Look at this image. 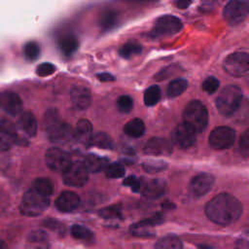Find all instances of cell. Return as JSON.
<instances>
[{
    "label": "cell",
    "mask_w": 249,
    "mask_h": 249,
    "mask_svg": "<svg viewBox=\"0 0 249 249\" xmlns=\"http://www.w3.org/2000/svg\"><path fill=\"white\" fill-rule=\"evenodd\" d=\"M207 218L220 226H229L239 219L242 214V204L233 196L219 194L205 205Z\"/></svg>",
    "instance_id": "cell-1"
},
{
    "label": "cell",
    "mask_w": 249,
    "mask_h": 249,
    "mask_svg": "<svg viewBox=\"0 0 249 249\" xmlns=\"http://www.w3.org/2000/svg\"><path fill=\"white\" fill-rule=\"evenodd\" d=\"M43 124L45 131L52 142L64 144L74 137V130L61 120L59 113L54 108H50L46 111Z\"/></svg>",
    "instance_id": "cell-2"
},
{
    "label": "cell",
    "mask_w": 249,
    "mask_h": 249,
    "mask_svg": "<svg viewBox=\"0 0 249 249\" xmlns=\"http://www.w3.org/2000/svg\"><path fill=\"white\" fill-rule=\"evenodd\" d=\"M242 101V90L235 85H229L224 88L216 98V107L224 116L234 114Z\"/></svg>",
    "instance_id": "cell-3"
},
{
    "label": "cell",
    "mask_w": 249,
    "mask_h": 249,
    "mask_svg": "<svg viewBox=\"0 0 249 249\" xmlns=\"http://www.w3.org/2000/svg\"><path fill=\"white\" fill-rule=\"evenodd\" d=\"M183 123L196 133L204 130L208 124V112L205 105L198 100L190 101L183 112Z\"/></svg>",
    "instance_id": "cell-4"
},
{
    "label": "cell",
    "mask_w": 249,
    "mask_h": 249,
    "mask_svg": "<svg viewBox=\"0 0 249 249\" xmlns=\"http://www.w3.org/2000/svg\"><path fill=\"white\" fill-rule=\"evenodd\" d=\"M50 196H44L31 188L27 190L21 199L19 211L22 215L35 217L42 214L50 204Z\"/></svg>",
    "instance_id": "cell-5"
},
{
    "label": "cell",
    "mask_w": 249,
    "mask_h": 249,
    "mask_svg": "<svg viewBox=\"0 0 249 249\" xmlns=\"http://www.w3.org/2000/svg\"><path fill=\"white\" fill-rule=\"evenodd\" d=\"M183 28L182 20L173 15H163L159 17L150 32V35L154 38L172 36L180 32Z\"/></svg>",
    "instance_id": "cell-6"
},
{
    "label": "cell",
    "mask_w": 249,
    "mask_h": 249,
    "mask_svg": "<svg viewBox=\"0 0 249 249\" xmlns=\"http://www.w3.org/2000/svg\"><path fill=\"white\" fill-rule=\"evenodd\" d=\"M249 16V0H230L223 9V18L231 25H237Z\"/></svg>",
    "instance_id": "cell-7"
},
{
    "label": "cell",
    "mask_w": 249,
    "mask_h": 249,
    "mask_svg": "<svg viewBox=\"0 0 249 249\" xmlns=\"http://www.w3.org/2000/svg\"><path fill=\"white\" fill-rule=\"evenodd\" d=\"M89 169L85 161L76 160L71 162V164L62 172V178L64 184L81 188L85 186L89 180Z\"/></svg>",
    "instance_id": "cell-8"
},
{
    "label": "cell",
    "mask_w": 249,
    "mask_h": 249,
    "mask_svg": "<svg viewBox=\"0 0 249 249\" xmlns=\"http://www.w3.org/2000/svg\"><path fill=\"white\" fill-rule=\"evenodd\" d=\"M223 68L231 76L239 77L249 72V53L235 52L230 53L223 62Z\"/></svg>",
    "instance_id": "cell-9"
},
{
    "label": "cell",
    "mask_w": 249,
    "mask_h": 249,
    "mask_svg": "<svg viewBox=\"0 0 249 249\" xmlns=\"http://www.w3.org/2000/svg\"><path fill=\"white\" fill-rule=\"evenodd\" d=\"M235 141V131L229 126L215 127L209 134V145L215 150L231 148Z\"/></svg>",
    "instance_id": "cell-10"
},
{
    "label": "cell",
    "mask_w": 249,
    "mask_h": 249,
    "mask_svg": "<svg viewBox=\"0 0 249 249\" xmlns=\"http://www.w3.org/2000/svg\"><path fill=\"white\" fill-rule=\"evenodd\" d=\"M45 160L48 167L55 172H63L72 162L70 155L57 147L50 148L46 152Z\"/></svg>",
    "instance_id": "cell-11"
},
{
    "label": "cell",
    "mask_w": 249,
    "mask_h": 249,
    "mask_svg": "<svg viewBox=\"0 0 249 249\" xmlns=\"http://www.w3.org/2000/svg\"><path fill=\"white\" fill-rule=\"evenodd\" d=\"M196 132L185 123L178 124L172 132V141L182 149H189L196 143Z\"/></svg>",
    "instance_id": "cell-12"
},
{
    "label": "cell",
    "mask_w": 249,
    "mask_h": 249,
    "mask_svg": "<svg viewBox=\"0 0 249 249\" xmlns=\"http://www.w3.org/2000/svg\"><path fill=\"white\" fill-rule=\"evenodd\" d=\"M214 177L209 173H200L191 180L190 193L194 197L205 196L213 187Z\"/></svg>",
    "instance_id": "cell-13"
},
{
    "label": "cell",
    "mask_w": 249,
    "mask_h": 249,
    "mask_svg": "<svg viewBox=\"0 0 249 249\" xmlns=\"http://www.w3.org/2000/svg\"><path fill=\"white\" fill-rule=\"evenodd\" d=\"M18 140L15 124L9 120H0V152L10 150Z\"/></svg>",
    "instance_id": "cell-14"
},
{
    "label": "cell",
    "mask_w": 249,
    "mask_h": 249,
    "mask_svg": "<svg viewBox=\"0 0 249 249\" xmlns=\"http://www.w3.org/2000/svg\"><path fill=\"white\" fill-rule=\"evenodd\" d=\"M162 221L163 217L157 214L151 218L133 224L130 228V231L133 235L138 237H151L154 235V227L162 223Z\"/></svg>",
    "instance_id": "cell-15"
},
{
    "label": "cell",
    "mask_w": 249,
    "mask_h": 249,
    "mask_svg": "<svg viewBox=\"0 0 249 249\" xmlns=\"http://www.w3.org/2000/svg\"><path fill=\"white\" fill-rule=\"evenodd\" d=\"M0 107L9 115L17 116L21 113L22 101L14 91L4 90L0 92Z\"/></svg>",
    "instance_id": "cell-16"
},
{
    "label": "cell",
    "mask_w": 249,
    "mask_h": 249,
    "mask_svg": "<svg viewBox=\"0 0 249 249\" xmlns=\"http://www.w3.org/2000/svg\"><path fill=\"white\" fill-rule=\"evenodd\" d=\"M172 150V143L162 137L150 138L144 145V152L152 156H168Z\"/></svg>",
    "instance_id": "cell-17"
},
{
    "label": "cell",
    "mask_w": 249,
    "mask_h": 249,
    "mask_svg": "<svg viewBox=\"0 0 249 249\" xmlns=\"http://www.w3.org/2000/svg\"><path fill=\"white\" fill-rule=\"evenodd\" d=\"M72 105L78 110H86L90 106L91 93L90 90L82 85L74 86L70 91Z\"/></svg>",
    "instance_id": "cell-18"
},
{
    "label": "cell",
    "mask_w": 249,
    "mask_h": 249,
    "mask_svg": "<svg viewBox=\"0 0 249 249\" xmlns=\"http://www.w3.org/2000/svg\"><path fill=\"white\" fill-rule=\"evenodd\" d=\"M54 204L61 212H71L79 206L80 197L72 191H64L56 197Z\"/></svg>",
    "instance_id": "cell-19"
},
{
    "label": "cell",
    "mask_w": 249,
    "mask_h": 249,
    "mask_svg": "<svg viewBox=\"0 0 249 249\" xmlns=\"http://www.w3.org/2000/svg\"><path fill=\"white\" fill-rule=\"evenodd\" d=\"M166 191V183L163 179L155 178L147 181L142 187V195L150 199L160 198Z\"/></svg>",
    "instance_id": "cell-20"
},
{
    "label": "cell",
    "mask_w": 249,
    "mask_h": 249,
    "mask_svg": "<svg viewBox=\"0 0 249 249\" xmlns=\"http://www.w3.org/2000/svg\"><path fill=\"white\" fill-rule=\"evenodd\" d=\"M18 128L27 137H34L37 133V121L31 112H23L18 119Z\"/></svg>",
    "instance_id": "cell-21"
},
{
    "label": "cell",
    "mask_w": 249,
    "mask_h": 249,
    "mask_svg": "<svg viewBox=\"0 0 249 249\" xmlns=\"http://www.w3.org/2000/svg\"><path fill=\"white\" fill-rule=\"evenodd\" d=\"M92 136V124L89 120H80L74 130V138L85 145H89Z\"/></svg>",
    "instance_id": "cell-22"
},
{
    "label": "cell",
    "mask_w": 249,
    "mask_h": 249,
    "mask_svg": "<svg viewBox=\"0 0 249 249\" xmlns=\"http://www.w3.org/2000/svg\"><path fill=\"white\" fill-rule=\"evenodd\" d=\"M78 47H79V41L75 35L67 34L62 36L58 40V48L60 52L67 56L73 54L78 50Z\"/></svg>",
    "instance_id": "cell-23"
},
{
    "label": "cell",
    "mask_w": 249,
    "mask_h": 249,
    "mask_svg": "<svg viewBox=\"0 0 249 249\" xmlns=\"http://www.w3.org/2000/svg\"><path fill=\"white\" fill-rule=\"evenodd\" d=\"M85 163L89 172L97 173L106 169L108 165V160L105 158L99 157L95 154H89L85 158Z\"/></svg>",
    "instance_id": "cell-24"
},
{
    "label": "cell",
    "mask_w": 249,
    "mask_h": 249,
    "mask_svg": "<svg viewBox=\"0 0 249 249\" xmlns=\"http://www.w3.org/2000/svg\"><path fill=\"white\" fill-rule=\"evenodd\" d=\"M89 145L105 150L114 149V141L112 137L105 132H97L95 134H92Z\"/></svg>",
    "instance_id": "cell-25"
},
{
    "label": "cell",
    "mask_w": 249,
    "mask_h": 249,
    "mask_svg": "<svg viewBox=\"0 0 249 249\" xmlns=\"http://www.w3.org/2000/svg\"><path fill=\"white\" fill-rule=\"evenodd\" d=\"M124 133L132 138L141 137L145 132V124L141 119H132L124 127Z\"/></svg>",
    "instance_id": "cell-26"
},
{
    "label": "cell",
    "mask_w": 249,
    "mask_h": 249,
    "mask_svg": "<svg viewBox=\"0 0 249 249\" xmlns=\"http://www.w3.org/2000/svg\"><path fill=\"white\" fill-rule=\"evenodd\" d=\"M117 19H118L117 13L113 10H107L101 14L98 23L102 30L109 31L116 25Z\"/></svg>",
    "instance_id": "cell-27"
},
{
    "label": "cell",
    "mask_w": 249,
    "mask_h": 249,
    "mask_svg": "<svg viewBox=\"0 0 249 249\" xmlns=\"http://www.w3.org/2000/svg\"><path fill=\"white\" fill-rule=\"evenodd\" d=\"M188 88V81L185 79H175L169 83L166 89L168 97L173 98L181 95Z\"/></svg>",
    "instance_id": "cell-28"
},
{
    "label": "cell",
    "mask_w": 249,
    "mask_h": 249,
    "mask_svg": "<svg viewBox=\"0 0 249 249\" xmlns=\"http://www.w3.org/2000/svg\"><path fill=\"white\" fill-rule=\"evenodd\" d=\"M182 241L176 235H166L157 241L155 247L158 249H179L182 248Z\"/></svg>",
    "instance_id": "cell-29"
},
{
    "label": "cell",
    "mask_w": 249,
    "mask_h": 249,
    "mask_svg": "<svg viewBox=\"0 0 249 249\" xmlns=\"http://www.w3.org/2000/svg\"><path fill=\"white\" fill-rule=\"evenodd\" d=\"M32 188L35 189L40 194L50 196L53 193V185L52 181L48 178H37L32 183Z\"/></svg>",
    "instance_id": "cell-30"
},
{
    "label": "cell",
    "mask_w": 249,
    "mask_h": 249,
    "mask_svg": "<svg viewBox=\"0 0 249 249\" xmlns=\"http://www.w3.org/2000/svg\"><path fill=\"white\" fill-rule=\"evenodd\" d=\"M142 52V46L136 42H126L119 51V53L124 58H130L133 55H137Z\"/></svg>",
    "instance_id": "cell-31"
},
{
    "label": "cell",
    "mask_w": 249,
    "mask_h": 249,
    "mask_svg": "<svg viewBox=\"0 0 249 249\" xmlns=\"http://www.w3.org/2000/svg\"><path fill=\"white\" fill-rule=\"evenodd\" d=\"M144 103L147 106L156 105L160 99V89L158 86L149 87L144 92Z\"/></svg>",
    "instance_id": "cell-32"
},
{
    "label": "cell",
    "mask_w": 249,
    "mask_h": 249,
    "mask_svg": "<svg viewBox=\"0 0 249 249\" xmlns=\"http://www.w3.org/2000/svg\"><path fill=\"white\" fill-rule=\"evenodd\" d=\"M40 53H41L40 46L35 41H29L23 47L24 56L29 61H33V60L37 59L40 55Z\"/></svg>",
    "instance_id": "cell-33"
},
{
    "label": "cell",
    "mask_w": 249,
    "mask_h": 249,
    "mask_svg": "<svg viewBox=\"0 0 249 249\" xmlns=\"http://www.w3.org/2000/svg\"><path fill=\"white\" fill-rule=\"evenodd\" d=\"M98 214L103 218V219H120L122 218V210H121V205L120 204H115V205H110L104 208H101L98 212Z\"/></svg>",
    "instance_id": "cell-34"
},
{
    "label": "cell",
    "mask_w": 249,
    "mask_h": 249,
    "mask_svg": "<svg viewBox=\"0 0 249 249\" xmlns=\"http://www.w3.org/2000/svg\"><path fill=\"white\" fill-rule=\"evenodd\" d=\"M142 167L148 173H157L164 170L167 167V164L163 160H145L142 163Z\"/></svg>",
    "instance_id": "cell-35"
},
{
    "label": "cell",
    "mask_w": 249,
    "mask_h": 249,
    "mask_svg": "<svg viewBox=\"0 0 249 249\" xmlns=\"http://www.w3.org/2000/svg\"><path fill=\"white\" fill-rule=\"evenodd\" d=\"M71 235L76 239L81 240H88L90 239L92 236V232L85 226L81 225H73L71 227Z\"/></svg>",
    "instance_id": "cell-36"
},
{
    "label": "cell",
    "mask_w": 249,
    "mask_h": 249,
    "mask_svg": "<svg viewBox=\"0 0 249 249\" xmlns=\"http://www.w3.org/2000/svg\"><path fill=\"white\" fill-rule=\"evenodd\" d=\"M105 173L108 178H121L124 175V167L121 162H113L107 165Z\"/></svg>",
    "instance_id": "cell-37"
},
{
    "label": "cell",
    "mask_w": 249,
    "mask_h": 249,
    "mask_svg": "<svg viewBox=\"0 0 249 249\" xmlns=\"http://www.w3.org/2000/svg\"><path fill=\"white\" fill-rule=\"evenodd\" d=\"M238 152L241 157L249 158V128H247L239 138Z\"/></svg>",
    "instance_id": "cell-38"
},
{
    "label": "cell",
    "mask_w": 249,
    "mask_h": 249,
    "mask_svg": "<svg viewBox=\"0 0 249 249\" xmlns=\"http://www.w3.org/2000/svg\"><path fill=\"white\" fill-rule=\"evenodd\" d=\"M118 109L123 113H129L133 107V100L129 95H121L117 101Z\"/></svg>",
    "instance_id": "cell-39"
},
{
    "label": "cell",
    "mask_w": 249,
    "mask_h": 249,
    "mask_svg": "<svg viewBox=\"0 0 249 249\" xmlns=\"http://www.w3.org/2000/svg\"><path fill=\"white\" fill-rule=\"evenodd\" d=\"M219 85H220V82L213 76H210V77H207L202 85H201V88L204 91H206L207 93H214L218 88H219Z\"/></svg>",
    "instance_id": "cell-40"
},
{
    "label": "cell",
    "mask_w": 249,
    "mask_h": 249,
    "mask_svg": "<svg viewBox=\"0 0 249 249\" xmlns=\"http://www.w3.org/2000/svg\"><path fill=\"white\" fill-rule=\"evenodd\" d=\"M55 66L53 63L50 62H44L37 66L36 68V74L40 77H47L54 73Z\"/></svg>",
    "instance_id": "cell-41"
},
{
    "label": "cell",
    "mask_w": 249,
    "mask_h": 249,
    "mask_svg": "<svg viewBox=\"0 0 249 249\" xmlns=\"http://www.w3.org/2000/svg\"><path fill=\"white\" fill-rule=\"evenodd\" d=\"M48 240V236L47 233L41 230H36L30 232L29 236H28V241L31 243H40V244H44L46 243Z\"/></svg>",
    "instance_id": "cell-42"
},
{
    "label": "cell",
    "mask_w": 249,
    "mask_h": 249,
    "mask_svg": "<svg viewBox=\"0 0 249 249\" xmlns=\"http://www.w3.org/2000/svg\"><path fill=\"white\" fill-rule=\"evenodd\" d=\"M124 185L129 187L133 192H139L142 188L141 181L135 176H128L127 178H125L124 181Z\"/></svg>",
    "instance_id": "cell-43"
},
{
    "label": "cell",
    "mask_w": 249,
    "mask_h": 249,
    "mask_svg": "<svg viewBox=\"0 0 249 249\" xmlns=\"http://www.w3.org/2000/svg\"><path fill=\"white\" fill-rule=\"evenodd\" d=\"M193 0H175L174 1V5L176 8L184 10L190 7V5L192 4Z\"/></svg>",
    "instance_id": "cell-44"
},
{
    "label": "cell",
    "mask_w": 249,
    "mask_h": 249,
    "mask_svg": "<svg viewBox=\"0 0 249 249\" xmlns=\"http://www.w3.org/2000/svg\"><path fill=\"white\" fill-rule=\"evenodd\" d=\"M97 79L100 80L101 82H111L115 80V77L107 72H103V73H98L97 75Z\"/></svg>",
    "instance_id": "cell-45"
},
{
    "label": "cell",
    "mask_w": 249,
    "mask_h": 249,
    "mask_svg": "<svg viewBox=\"0 0 249 249\" xmlns=\"http://www.w3.org/2000/svg\"><path fill=\"white\" fill-rule=\"evenodd\" d=\"M217 2V0H201V7L202 10H211L213 9V7L215 6V3Z\"/></svg>",
    "instance_id": "cell-46"
},
{
    "label": "cell",
    "mask_w": 249,
    "mask_h": 249,
    "mask_svg": "<svg viewBox=\"0 0 249 249\" xmlns=\"http://www.w3.org/2000/svg\"><path fill=\"white\" fill-rule=\"evenodd\" d=\"M128 2H132V3H152V2H156L158 0H126Z\"/></svg>",
    "instance_id": "cell-47"
},
{
    "label": "cell",
    "mask_w": 249,
    "mask_h": 249,
    "mask_svg": "<svg viewBox=\"0 0 249 249\" xmlns=\"http://www.w3.org/2000/svg\"><path fill=\"white\" fill-rule=\"evenodd\" d=\"M6 247H7L6 243H5L3 240L0 239V249H4V248H6Z\"/></svg>",
    "instance_id": "cell-48"
}]
</instances>
